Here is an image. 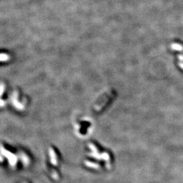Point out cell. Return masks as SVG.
I'll return each mask as SVG.
<instances>
[{
	"mask_svg": "<svg viewBox=\"0 0 183 183\" xmlns=\"http://www.w3.org/2000/svg\"><path fill=\"white\" fill-rule=\"evenodd\" d=\"M0 149H1V151L3 155L6 156L7 158H8L9 161H10L9 162L10 163V164H11L12 166H14V165H16V164H17V157H16L13 154H12L11 152H8V151L5 149H3L1 146L0 147Z\"/></svg>",
	"mask_w": 183,
	"mask_h": 183,
	"instance_id": "1",
	"label": "cell"
},
{
	"mask_svg": "<svg viewBox=\"0 0 183 183\" xmlns=\"http://www.w3.org/2000/svg\"><path fill=\"white\" fill-rule=\"evenodd\" d=\"M50 159H51V163L53 165H56L57 164V159L56 156V154L54 151L53 149H50Z\"/></svg>",
	"mask_w": 183,
	"mask_h": 183,
	"instance_id": "2",
	"label": "cell"
},
{
	"mask_svg": "<svg viewBox=\"0 0 183 183\" xmlns=\"http://www.w3.org/2000/svg\"><path fill=\"white\" fill-rule=\"evenodd\" d=\"M85 164L86 165V166L90 167V168H95V169L99 168V165L97 164H95V163H92V162H91V161H86L85 162Z\"/></svg>",
	"mask_w": 183,
	"mask_h": 183,
	"instance_id": "3",
	"label": "cell"
},
{
	"mask_svg": "<svg viewBox=\"0 0 183 183\" xmlns=\"http://www.w3.org/2000/svg\"><path fill=\"white\" fill-rule=\"evenodd\" d=\"M88 155H90V157H92L97 159H101V155L98 154V152H92V153H89Z\"/></svg>",
	"mask_w": 183,
	"mask_h": 183,
	"instance_id": "4",
	"label": "cell"
},
{
	"mask_svg": "<svg viewBox=\"0 0 183 183\" xmlns=\"http://www.w3.org/2000/svg\"><path fill=\"white\" fill-rule=\"evenodd\" d=\"M101 159H103L105 161H109V159H110V157H109V155L108 153H107V152H104V153H103L101 155Z\"/></svg>",
	"mask_w": 183,
	"mask_h": 183,
	"instance_id": "5",
	"label": "cell"
},
{
	"mask_svg": "<svg viewBox=\"0 0 183 183\" xmlns=\"http://www.w3.org/2000/svg\"><path fill=\"white\" fill-rule=\"evenodd\" d=\"M172 48H173L174 50H183V48L181 46H180L179 44H173L172 46Z\"/></svg>",
	"mask_w": 183,
	"mask_h": 183,
	"instance_id": "6",
	"label": "cell"
},
{
	"mask_svg": "<svg viewBox=\"0 0 183 183\" xmlns=\"http://www.w3.org/2000/svg\"><path fill=\"white\" fill-rule=\"evenodd\" d=\"M89 147L90 149L92 151L94 152H98V151H97V149H96V147L94 146L93 144H89Z\"/></svg>",
	"mask_w": 183,
	"mask_h": 183,
	"instance_id": "7",
	"label": "cell"
},
{
	"mask_svg": "<svg viewBox=\"0 0 183 183\" xmlns=\"http://www.w3.org/2000/svg\"><path fill=\"white\" fill-rule=\"evenodd\" d=\"M8 60V56L6 54H0V61H3Z\"/></svg>",
	"mask_w": 183,
	"mask_h": 183,
	"instance_id": "8",
	"label": "cell"
},
{
	"mask_svg": "<svg viewBox=\"0 0 183 183\" xmlns=\"http://www.w3.org/2000/svg\"><path fill=\"white\" fill-rule=\"evenodd\" d=\"M23 161H24V162H25V164H28L29 160H28L27 157L25 155H23Z\"/></svg>",
	"mask_w": 183,
	"mask_h": 183,
	"instance_id": "9",
	"label": "cell"
}]
</instances>
